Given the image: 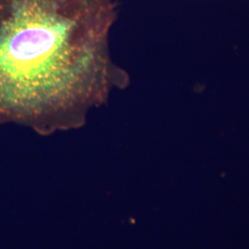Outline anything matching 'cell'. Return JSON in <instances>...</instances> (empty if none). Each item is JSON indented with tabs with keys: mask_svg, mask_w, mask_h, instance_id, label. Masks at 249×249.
Instances as JSON below:
<instances>
[{
	"mask_svg": "<svg viewBox=\"0 0 249 249\" xmlns=\"http://www.w3.org/2000/svg\"><path fill=\"white\" fill-rule=\"evenodd\" d=\"M117 0H0V123L79 127L129 75L112 58Z\"/></svg>",
	"mask_w": 249,
	"mask_h": 249,
	"instance_id": "6da1fadb",
	"label": "cell"
}]
</instances>
